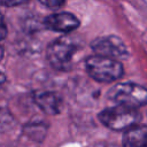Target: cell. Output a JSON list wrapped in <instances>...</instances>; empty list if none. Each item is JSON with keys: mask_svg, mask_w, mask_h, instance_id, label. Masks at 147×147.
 I'll list each match as a JSON object with an SVG mask.
<instances>
[{"mask_svg": "<svg viewBox=\"0 0 147 147\" xmlns=\"http://www.w3.org/2000/svg\"><path fill=\"white\" fill-rule=\"evenodd\" d=\"M85 69L90 77L101 83H113L118 80L124 72L119 60L102 55L88 56L85 61Z\"/></svg>", "mask_w": 147, "mask_h": 147, "instance_id": "obj_1", "label": "cell"}, {"mask_svg": "<svg viewBox=\"0 0 147 147\" xmlns=\"http://www.w3.org/2000/svg\"><path fill=\"white\" fill-rule=\"evenodd\" d=\"M141 118L140 113L137 108L116 105L103 109L99 114L100 122L110 130L126 131L127 129L137 125Z\"/></svg>", "mask_w": 147, "mask_h": 147, "instance_id": "obj_2", "label": "cell"}, {"mask_svg": "<svg viewBox=\"0 0 147 147\" xmlns=\"http://www.w3.org/2000/svg\"><path fill=\"white\" fill-rule=\"evenodd\" d=\"M107 96L116 105L137 109L147 105V88L136 83H118L108 91Z\"/></svg>", "mask_w": 147, "mask_h": 147, "instance_id": "obj_3", "label": "cell"}, {"mask_svg": "<svg viewBox=\"0 0 147 147\" xmlns=\"http://www.w3.org/2000/svg\"><path fill=\"white\" fill-rule=\"evenodd\" d=\"M77 52V44L70 37H60L53 40L47 49L46 57L51 65L59 70H65Z\"/></svg>", "mask_w": 147, "mask_h": 147, "instance_id": "obj_4", "label": "cell"}, {"mask_svg": "<svg viewBox=\"0 0 147 147\" xmlns=\"http://www.w3.org/2000/svg\"><path fill=\"white\" fill-rule=\"evenodd\" d=\"M91 48L96 55L123 60L129 56V49L124 41L117 36L98 37L91 42Z\"/></svg>", "mask_w": 147, "mask_h": 147, "instance_id": "obj_5", "label": "cell"}, {"mask_svg": "<svg viewBox=\"0 0 147 147\" xmlns=\"http://www.w3.org/2000/svg\"><path fill=\"white\" fill-rule=\"evenodd\" d=\"M79 24L80 22L77 16L68 11L54 13L45 18V25L47 29L61 33L72 32L79 26Z\"/></svg>", "mask_w": 147, "mask_h": 147, "instance_id": "obj_6", "label": "cell"}, {"mask_svg": "<svg viewBox=\"0 0 147 147\" xmlns=\"http://www.w3.org/2000/svg\"><path fill=\"white\" fill-rule=\"evenodd\" d=\"M36 105L48 115H56L61 111L63 102L61 96L52 91L37 92L33 96Z\"/></svg>", "mask_w": 147, "mask_h": 147, "instance_id": "obj_7", "label": "cell"}, {"mask_svg": "<svg viewBox=\"0 0 147 147\" xmlns=\"http://www.w3.org/2000/svg\"><path fill=\"white\" fill-rule=\"evenodd\" d=\"M123 147H147V125L137 124L124 131Z\"/></svg>", "mask_w": 147, "mask_h": 147, "instance_id": "obj_8", "label": "cell"}, {"mask_svg": "<svg viewBox=\"0 0 147 147\" xmlns=\"http://www.w3.org/2000/svg\"><path fill=\"white\" fill-rule=\"evenodd\" d=\"M39 2L51 9H57L65 3V0H39Z\"/></svg>", "mask_w": 147, "mask_h": 147, "instance_id": "obj_9", "label": "cell"}, {"mask_svg": "<svg viewBox=\"0 0 147 147\" xmlns=\"http://www.w3.org/2000/svg\"><path fill=\"white\" fill-rule=\"evenodd\" d=\"M30 0H1V5L5 7H16L29 2Z\"/></svg>", "mask_w": 147, "mask_h": 147, "instance_id": "obj_10", "label": "cell"}, {"mask_svg": "<svg viewBox=\"0 0 147 147\" xmlns=\"http://www.w3.org/2000/svg\"><path fill=\"white\" fill-rule=\"evenodd\" d=\"M6 37V24H5V21L2 20V39H5Z\"/></svg>", "mask_w": 147, "mask_h": 147, "instance_id": "obj_11", "label": "cell"}]
</instances>
